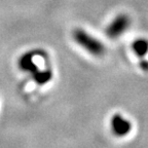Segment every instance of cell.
<instances>
[{
  "instance_id": "1",
  "label": "cell",
  "mask_w": 148,
  "mask_h": 148,
  "mask_svg": "<svg viewBox=\"0 0 148 148\" xmlns=\"http://www.w3.org/2000/svg\"><path fill=\"white\" fill-rule=\"evenodd\" d=\"M73 39L80 47L90 55L100 57L105 53V46L100 40L88 34L82 29H76L73 32Z\"/></svg>"
},
{
  "instance_id": "2",
  "label": "cell",
  "mask_w": 148,
  "mask_h": 148,
  "mask_svg": "<svg viewBox=\"0 0 148 148\" xmlns=\"http://www.w3.org/2000/svg\"><path fill=\"white\" fill-rule=\"evenodd\" d=\"M131 26V18L127 14H119L111 21L106 29V34L110 38H118L127 31Z\"/></svg>"
},
{
  "instance_id": "3",
  "label": "cell",
  "mask_w": 148,
  "mask_h": 148,
  "mask_svg": "<svg viewBox=\"0 0 148 148\" xmlns=\"http://www.w3.org/2000/svg\"><path fill=\"white\" fill-rule=\"evenodd\" d=\"M111 127H112V131L114 134L121 137L129 134L132 125H131L129 120H127L123 116H120L119 114H116L112 118Z\"/></svg>"
},
{
  "instance_id": "4",
  "label": "cell",
  "mask_w": 148,
  "mask_h": 148,
  "mask_svg": "<svg viewBox=\"0 0 148 148\" xmlns=\"http://www.w3.org/2000/svg\"><path fill=\"white\" fill-rule=\"evenodd\" d=\"M132 49L137 57L144 58L148 53V40L145 38H138L132 44Z\"/></svg>"
}]
</instances>
